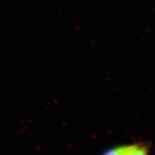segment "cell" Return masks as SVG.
Segmentation results:
<instances>
[{
    "label": "cell",
    "instance_id": "cell-1",
    "mask_svg": "<svg viewBox=\"0 0 155 155\" xmlns=\"http://www.w3.org/2000/svg\"><path fill=\"white\" fill-rule=\"evenodd\" d=\"M102 155H149V149L147 146L137 143L114 147L107 150Z\"/></svg>",
    "mask_w": 155,
    "mask_h": 155
}]
</instances>
